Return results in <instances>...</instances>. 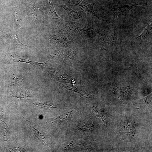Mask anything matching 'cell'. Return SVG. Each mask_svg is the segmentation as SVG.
<instances>
[{
  "mask_svg": "<svg viewBox=\"0 0 152 152\" xmlns=\"http://www.w3.org/2000/svg\"><path fill=\"white\" fill-rule=\"evenodd\" d=\"M61 7L66 10L69 16L71 18L80 20L82 19L81 15L82 12H76L70 7H67L64 5H62Z\"/></svg>",
  "mask_w": 152,
  "mask_h": 152,
  "instance_id": "3957f363",
  "label": "cell"
},
{
  "mask_svg": "<svg viewBox=\"0 0 152 152\" xmlns=\"http://www.w3.org/2000/svg\"><path fill=\"white\" fill-rule=\"evenodd\" d=\"M152 35V24L148 25L145 30L142 34L138 37L136 40L138 39H144L151 37Z\"/></svg>",
  "mask_w": 152,
  "mask_h": 152,
  "instance_id": "5b68a950",
  "label": "cell"
},
{
  "mask_svg": "<svg viewBox=\"0 0 152 152\" xmlns=\"http://www.w3.org/2000/svg\"><path fill=\"white\" fill-rule=\"evenodd\" d=\"M32 129H33V130L35 132V134L36 136L38 137V138L39 139V138L41 139H44V137L43 136V135L41 133H40L37 130L35 129L34 128H32Z\"/></svg>",
  "mask_w": 152,
  "mask_h": 152,
  "instance_id": "30bf717a",
  "label": "cell"
},
{
  "mask_svg": "<svg viewBox=\"0 0 152 152\" xmlns=\"http://www.w3.org/2000/svg\"><path fill=\"white\" fill-rule=\"evenodd\" d=\"M72 4L78 5L82 7L83 9L100 19L97 15L95 12L94 9V6L95 3L89 4L84 2L82 0H70Z\"/></svg>",
  "mask_w": 152,
  "mask_h": 152,
  "instance_id": "6da1fadb",
  "label": "cell"
},
{
  "mask_svg": "<svg viewBox=\"0 0 152 152\" xmlns=\"http://www.w3.org/2000/svg\"><path fill=\"white\" fill-rule=\"evenodd\" d=\"M34 104L39 108L44 109H49L55 108L53 106L49 103H38Z\"/></svg>",
  "mask_w": 152,
  "mask_h": 152,
  "instance_id": "9c48e42d",
  "label": "cell"
},
{
  "mask_svg": "<svg viewBox=\"0 0 152 152\" xmlns=\"http://www.w3.org/2000/svg\"><path fill=\"white\" fill-rule=\"evenodd\" d=\"M64 29L70 31L81 32L82 31L86 30L83 28L75 26V25L67 23L64 26Z\"/></svg>",
  "mask_w": 152,
  "mask_h": 152,
  "instance_id": "ba28073f",
  "label": "cell"
},
{
  "mask_svg": "<svg viewBox=\"0 0 152 152\" xmlns=\"http://www.w3.org/2000/svg\"><path fill=\"white\" fill-rule=\"evenodd\" d=\"M120 92L121 95L126 99L130 98L132 94L133 93V92L131 89L127 87H122L121 88Z\"/></svg>",
  "mask_w": 152,
  "mask_h": 152,
  "instance_id": "8992f818",
  "label": "cell"
},
{
  "mask_svg": "<svg viewBox=\"0 0 152 152\" xmlns=\"http://www.w3.org/2000/svg\"><path fill=\"white\" fill-rule=\"evenodd\" d=\"M50 7L49 8L48 14L49 15L52 19H62L57 15V13L56 12L54 6L52 2H49L48 3Z\"/></svg>",
  "mask_w": 152,
  "mask_h": 152,
  "instance_id": "52a82bcc",
  "label": "cell"
},
{
  "mask_svg": "<svg viewBox=\"0 0 152 152\" xmlns=\"http://www.w3.org/2000/svg\"><path fill=\"white\" fill-rule=\"evenodd\" d=\"M149 98H150V97H149V96H148V97H146V98H144V99L143 100V101L144 102H149V101H151L150 100H149V99H149Z\"/></svg>",
  "mask_w": 152,
  "mask_h": 152,
  "instance_id": "8fae6325",
  "label": "cell"
},
{
  "mask_svg": "<svg viewBox=\"0 0 152 152\" xmlns=\"http://www.w3.org/2000/svg\"><path fill=\"white\" fill-rule=\"evenodd\" d=\"M131 8V7L127 6H122L111 7L110 8V10L115 14L117 18L118 19V16L120 13L128 11Z\"/></svg>",
  "mask_w": 152,
  "mask_h": 152,
  "instance_id": "277c9868",
  "label": "cell"
},
{
  "mask_svg": "<svg viewBox=\"0 0 152 152\" xmlns=\"http://www.w3.org/2000/svg\"><path fill=\"white\" fill-rule=\"evenodd\" d=\"M72 112H68L60 116L53 118L52 120L53 123L58 124L65 123L70 120Z\"/></svg>",
  "mask_w": 152,
  "mask_h": 152,
  "instance_id": "7a4b0ae2",
  "label": "cell"
}]
</instances>
